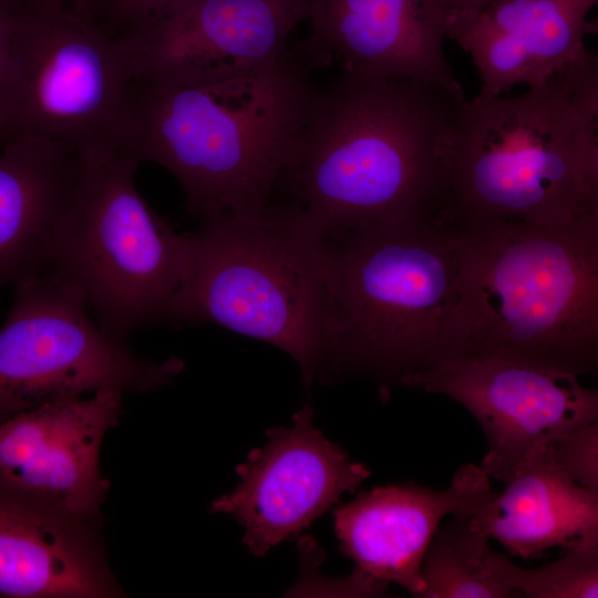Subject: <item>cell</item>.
I'll return each mask as SVG.
<instances>
[{"instance_id":"6da1fadb","label":"cell","mask_w":598,"mask_h":598,"mask_svg":"<svg viewBox=\"0 0 598 598\" xmlns=\"http://www.w3.org/2000/svg\"><path fill=\"white\" fill-rule=\"evenodd\" d=\"M465 102L431 83L343 72L315 91L280 181L293 193L286 206L320 238L441 217Z\"/></svg>"},{"instance_id":"7a4b0ae2","label":"cell","mask_w":598,"mask_h":598,"mask_svg":"<svg viewBox=\"0 0 598 598\" xmlns=\"http://www.w3.org/2000/svg\"><path fill=\"white\" fill-rule=\"evenodd\" d=\"M315 89L287 54L243 71L134 76L121 147L171 172L199 221L272 203Z\"/></svg>"},{"instance_id":"3957f363","label":"cell","mask_w":598,"mask_h":598,"mask_svg":"<svg viewBox=\"0 0 598 598\" xmlns=\"http://www.w3.org/2000/svg\"><path fill=\"white\" fill-rule=\"evenodd\" d=\"M461 270L444 358L568 372L598 364V214L554 223H456Z\"/></svg>"},{"instance_id":"277c9868","label":"cell","mask_w":598,"mask_h":598,"mask_svg":"<svg viewBox=\"0 0 598 598\" xmlns=\"http://www.w3.org/2000/svg\"><path fill=\"white\" fill-rule=\"evenodd\" d=\"M597 214L595 55L524 94L466 100L446 163L447 220L554 223Z\"/></svg>"},{"instance_id":"5b68a950","label":"cell","mask_w":598,"mask_h":598,"mask_svg":"<svg viewBox=\"0 0 598 598\" xmlns=\"http://www.w3.org/2000/svg\"><path fill=\"white\" fill-rule=\"evenodd\" d=\"M320 239L322 382L358 374L386 391L443 360L461 270L456 225L422 217Z\"/></svg>"},{"instance_id":"8992f818","label":"cell","mask_w":598,"mask_h":598,"mask_svg":"<svg viewBox=\"0 0 598 598\" xmlns=\"http://www.w3.org/2000/svg\"><path fill=\"white\" fill-rule=\"evenodd\" d=\"M326 274L320 238L288 206L200 221L169 322L213 323L272 344L322 381Z\"/></svg>"},{"instance_id":"52a82bcc","label":"cell","mask_w":598,"mask_h":598,"mask_svg":"<svg viewBox=\"0 0 598 598\" xmlns=\"http://www.w3.org/2000/svg\"><path fill=\"white\" fill-rule=\"evenodd\" d=\"M140 164L122 147L83 153L44 269L81 296L106 336L124 343L137 330L169 322L188 255V234H178L138 192Z\"/></svg>"},{"instance_id":"ba28073f","label":"cell","mask_w":598,"mask_h":598,"mask_svg":"<svg viewBox=\"0 0 598 598\" xmlns=\"http://www.w3.org/2000/svg\"><path fill=\"white\" fill-rule=\"evenodd\" d=\"M14 3L1 92L4 142L33 135L81 153L121 147L134 79L124 47L70 6Z\"/></svg>"},{"instance_id":"9c48e42d","label":"cell","mask_w":598,"mask_h":598,"mask_svg":"<svg viewBox=\"0 0 598 598\" xmlns=\"http://www.w3.org/2000/svg\"><path fill=\"white\" fill-rule=\"evenodd\" d=\"M14 287L0 329V422L87 392L157 390L184 369L176 357L148 361L106 336L81 296L49 270Z\"/></svg>"},{"instance_id":"30bf717a","label":"cell","mask_w":598,"mask_h":598,"mask_svg":"<svg viewBox=\"0 0 598 598\" xmlns=\"http://www.w3.org/2000/svg\"><path fill=\"white\" fill-rule=\"evenodd\" d=\"M409 388L451 398L481 425L487 442L482 468L507 483L555 436L598 422V392L579 377L493 357H451Z\"/></svg>"},{"instance_id":"8fae6325","label":"cell","mask_w":598,"mask_h":598,"mask_svg":"<svg viewBox=\"0 0 598 598\" xmlns=\"http://www.w3.org/2000/svg\"><path fill=\"white\" fill-rule=\"evenodd\" d=\"M312 416L305 405L291 426L268 430L267 442L236 467L240 483L210 505L213 513L227 514L243 526L241 542L257 557L296 538L371 475L327 440Z\"/></svg>"},{"instance_id":"7c38bea8","label":"cell","mask_w":598,"mask_h":598,"mask_svg":"<svg viewBox=\"0 0 598 598\" xmlns=\"http://www.w3.org/2000/svg\"><path fill=\"white\" fill-rule=\"evenodd\" d=\"M122 396L102 390L0 422V487L101 523L110 481L101 474L100 451L118 423Z\"/></svg>"},{"instance_id":"4fadbf2b","label":"cell","mask_w":598,"mask_h":598,"mask_svg":"<svg viewBox=\"0 0 598 598\" xmlns=\"http://www.w3.org/2000/svg\"><path fill=\"white\" fill-rule=\"evenodd\" d=\"M315 0H194L121 43L133 75L186 76L243 71L286 54L290 33Z\"/></svg>"},{"instance_id":"5bb4252c","label":"cell","mask_w":598,"mask_h":598,"mask_svg":"<svg viewBox=\"0 0 598 598\" xmlns=\"http://www.w3.org/2000/svg\"><path fill=\"white\" fill-rule=\"evenodd\" d=\"M489 480L465 464L443 491L409 482L360 492L333 511L340 549L354 569L420 598L421 564L437 527L447 515L470 516L494 493Z\"/></svg>"},{"instance_id":"9a60e30c","label":"cell","mask_w":598,"mask_h":598,"mask_svg":"<svg viewBox=\"0 0 598 598\" xmlns=\"http://www.w3.org/2000/svg\"><path fill=\"white\" fill-rule=\"evenodd\" d=\"M311 42L343 72L435 84L464 95L446 60L440 0H315Z\"/></svg>"},{"instance_id":"2e32d148","label":"cell","mask_w":598,"mask_h":598,"mask_svg":"<svg viewBox=\"0 0 598 598\" xmlns=\"http://www.w3.org/2000/svg\"><path fill=\"white\" fill-rule=\"evenodd\" d=\"M598 0H498L471 13H448L446 38L467 52L481 79L478 94L534 86L582 60L588 19Z\"/></svg>"},{"instance_id":"e0dca14e","label":"cell","mask_w":598,"mask_h":598,"mask_svg":"<svg viewBox=\"0 0 598 598\" xmlns=\"http://www.w3.org/2000/svg\"><path fill=\"white\" fill-rule=\"evenodd\" d=\"M100 525L0 487V597H123Z\"/></svg>"},{"instance_id":"ac0fdd59","label":"cell","mask_w":598,"mask_h":598,"mask_svg":"<svg viewBox=\"0 0 598 598\" xmlns=\"http://www.w3.org/2000/svg\"><path fill=\"white\" fill-rule=\"evenodd\" d=\"M82 167L83 153L54 140L17 135L0 146V289L45 269Z\"/></svg>"},{"instance_id":"d6986e66","label":"cell","mask_w":598,"mask_h":598,"mask_svg":"<svg viewBox=\"0 0 598 598\" xmlns=\"http://www.w3.org/2000/svg\"><path fill=\"white\" fill-rule=\"evenodd\" d=\"M545 447L468 517L474 528L526 559L598 537V491L568 477Z\"/></svg>"},{"instance_id":"ffe728a7","label":"cell","mask_w":598,"mask_h":598,"mask_svg":"<svg viewBox=\"0 0 598 598\" xmlns=\"http://www.w3.org/2000/svg\"><path fill=\"white\" fill-rule=\"evenodd\" d=\"M452 517L437 527L423 556L420 598L517 597L504 576L505 555L491 549L470 516Z\"/></svg>"},{"instance_id":"44dd1931","label":"cell","mask_w":598,"mask_h":598,"mask_svg":"<svg viewBox=\"0 0 598 598\" xmlns=\"http://www.w3.org/2000/svg\"><path fill=\"white\" fill-rule=\"evenodd\" d=\"M503 571L517 597L597 598L598 537L580 540L555 561L522 568L505 557Z\"/></svg>"},{"instance_id":"7402d4cb","label":"cell","mask_w":598,"mask_h":598,"mask_svg":"<svg viewBox=\"0 0 598 598\" xmlns=\"http://www.w3.org/2000/svg\"><path fill=\"white\" fill-rule=\"evenodd\" d=\"M194 0H73L70 7L113 40L125 43Z\"/></svg>"},{"instance_id":"603a6c76","label":"cell","mask_w":598,"mask_h":598,"mask_svg":"<svg viewBox=\"0 0 598 598\" xmlns=\"http://www.w3.org/2000/svg\"><path fill=\"white\" fill-rule=\"evenodd\" d=\"M545 450L568 477L598 491V422L561 432L547 443Z\"/></svg>"},{"instance_id":"cb8c5ba5","label":"cell","mask_w":598,"mask_h":598,"mask_svg":"<svg viewBox=\"0 0 598 598\" xmlns=\"http://www.w3.org/2000/svg\"><path fill=\"white\" fill-rule=\"evenodd\" d=\"M16 20V4L13 0H0V146L4 142L2 118V82L6 71L8 50Z\"/></svg>"},{"instance_id":"d4e9b609","label":"cell","mask_w":598,"mask_h":598,"mask_svg":"<svg viewBox=\"0 0 598 598\" xmlns=\"http://www.w3.org/2000/svg\"><path fill=\"white\" fill-rule=\"evenodd\" d=\"M498 0H440L448 13L476 12Z\"/></svg>"},{"instance_id":"484cf974","label":"cell","mask_w":598,"mask_h":598,"mask_svg":"<svg viewBox=\"0 0 598 598\" xmlns=\"http://www.w3.org/2000/svg\"><path fill=\"white\" fill-rule=\"evenodd\" d=\"M17 3L31 8H50L69 6L68 0H14Z\"/></svg>"}]
</instances>
